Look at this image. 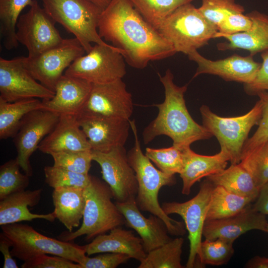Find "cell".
<instances>
[{
  "instance_id": "cell-1",
  "label": "cell",
  "mask_w": 268,
  "mask_h": 268,
  "mask_svg": "<svg viewBox=\"0 0 268 268\" xmlns=\"http://www.w3.org/2000/svg\"><path fill=\"white\" fill-rule=\"evenodd\" d=\"M98 31L102 38L121 50L126 62L135 68H144L150 61L177 53L129 0H113L101 14Z\"/></svg>"
},
{
  "instance_id": "cell-2",
  "label": "cell",
  "mask_w": 268,
  "mask_h": 268,
  "mask_svg": "<svg viewBox=\"0 0 268 268\" xmlns=\"http://www.w3.org/2000/svg\"><path fill=\"white\" fill-rule=\"evenodd\" d=\"M159 76L164 88V100L154 104L158 113L143 132L144 143L147 144L156 137L165 135L171 138L173 145L183 149L198 140L211 138V133L195 122L187 109L184 99L187 85L175 84L169 69L163 76Z\"/></svg>"
},
{
  "instance_id": "cell-3",
  "label": "cell",
  "mask_w": 268,
  "mask_h": 268,
  "mask_svg": "<svg viewBox=\"0 0 268 268\" xmlns=\"http://www.w3.org/2000/svg\"><path fill=\"white\" fill-rule=\"evenodd\" d=\"M130 123L134 136V144L128 151V157L135 172L138 184L136 203L140 210L148 212L161 219L170 234L183 235L186 232L184 224L166 214L158 201L160 189L164 186L175 184V177L174 175L164 173L153 165L141 150L135 121L130 120Z\"/></svg>"
},
{
  "instance_id": "cell-4",
  "label": "cell",
  "mask_w": 268,
  "mask_h": 268,
  "mask_svg": "<svg viewBox=\"0 0 268 268\" xmlns=\"http://www.w3.org/2000/svg\"><path fill=\"white\" fill-rule=\"evenodd\" d=\"M85 205L81 226L76 231H65L59 239L72 242L81 236L86 240L125 224V219L116 203L106 183L91 176L90 184L84 188Z\"/></svg>"
},
{
  "instance_id": "cell-5",
  "label": "cell",
  "mask_w": 268,
  "mask_h": 268,
  "mask_svg": "<svg viewBox=\"0 0 268 268\" xmlns=\"http://www.w3.org/2000/svg\"><path fill=\"white\" fill-rule=\"evenodd\" d=\"M0 226L11 244L12 256L24 262L40 255L50 254L81 265L87 256L85 245L47 237L28 224L14 223Z\"/></svg>"
},
{
  "instance_id": "cell-6",
  "label": "cell",
  "mask_w": 268,
  "mask_h": 268,
  "mask_svg": "<svg viewBox=\"0 0 268 268\" xmlns=\"http://www.w3.org/2000/svg\"><path fill=\"white\" fill-rule=\"evenodd\" d=\"M157 30L173 45L176 52L186 55L206 45L218 32L217 27L191 3L176 9Z\"/></svg>"
},
{
  "instance_id": "cell-7",
  "label": "cell",
  "mask_w": 268,
  "mask_h": 268,
  "mask_svg": "<svg viewBox=\"0 0 268 268\" xmlns=\"http://www.w3.org/2000/svg\"><path fill=\"white\" fill-rule=\"evenodd\" d=\"M43 7L55 21L72 33L86 53L92 43L108 45L100 36L98 25L102 10L89 0H40Z\"/></svg>"
},
{
  "instance_id": "cell-8",
  "label": "cell",
  "mask_w": 268,
  "mask_h": 268,
  "mask_svg": "<svg viewBox=\"0 0 268 268\" xmlns=\"http://www.w3.org/2000/svg\"><path fill=\"white\" fill-rule=\"evenodd\" d=\"M200 110L202 125L217 138L220 150L226 153L231 164L239 163L249 133L253 126L259 124L261 118L260 100L248 112L237 117H220L206 105H202Z\"/></svg>"
},
{
  "instance_id": "cell-9",
  "label": "cell",
  "mask_w": 268,
  "mask_h": 268,
  "mask_svg": "<svg viewBox=\"0 0 268 268\" xmlns=\"http://www.w3.org/2000/svg\"><path fill=\"white\" fill-rule=\"evenodd\" d=\"M122 51L112 45L95 44L91 50L77 58L64 74L91 84H104L122 79L126 74Z\"/></svg>"
},
{
  "instance_id": "cell-10",
  "label": "cell",
  "mask_w": 268,
  "mask_h": 268,
  "mask_svg": "<svg viewBox=\"0 0 268 268\" xmlns=\"http://www.w3.org/2000/svg\"><path fill=\"white\" fill-rule=\"evenodd\" d=\"M213 187L206 179L201 183L198 193L191 200L183 202H165L161 205L166 214H177L184 220L190 242L187 268H194L198 264L203 229Z\"/></svg>"
},
{
  "instance_id": "cell-11",
  "label": "cell",
  "mask_w": 268,
  "mask_h": 268,
  "mask_svg": "<svg viewBox=\"0 0 268 268\" xmlns=\"http://www.w3.org/2000/svg\"><path fill=\"white\" fill-rule=\"evenodd\" d=\"M20 15L16 24V39L24 45L28 57L33 58L60 44L63 38L56 22L36 0Z\"/></svg>"
},
{
  "instance_id": "cell-12",
  "label": "cell",
  "mask_w": 268,
  "mask_h": 268,
  "mask_svg": "<svg viewBox=\"0 0 268 268\" xmlns=\"http://www.w3.org/2000/svg\"><path fill=\"white\" fill-rule=\"evenodd\" d=\"M85 53L84 49L75 37L64 39L60 44L35 57H24V63L36 80L55 92L63 72Z\"/></svg>"
},
{
  "instance_id": "cell-13",
  "label": "cell",
  "mask_w": 268,
  "mask_h": 268,
  "mask_svg": "<svg viewBox=\"0 0 268 268\" xmlns=\"http://www.w3.org/2000/svg\"><path fill=\"white\" fill-rule=\"evenodd\" d=\"M133 108L132 95L120 79L107 83L92 84L88 97L77 115L129 120Z\"/></svg>"
},
{
  "instance_id": "cell-14",
  "label": "cell",
  "mask_w": 268,
  "mask_h": 268,
  "mask_svg": "<svg viewBox=\"0 0 268 268\" xmlns=\"http://www.w3.org/2000/svg\"><path fill=\"white\" fill-rule=\"evenodd\" d=\"M92 155L93 160L99 165L102 179L109 186L116 201L135 200L137 181L124 146L106 152L92 150Z\"/></svg>"
},
{
  "instance_id": "cell-15",
  "label": "cell",
  "mask_w": 268,
  "mask_h": 268,
  "mask_svg": "<svg viewBox=\"0 0 268 268\" xmlns=\"http://www.w3.org/2000/svg\"><path fill=\"white\" fill-rule=\"evenodd\" d=\"M24 57L0 58V98L13 102L28 99L43 100L53 97L55 92L38 82L24 65Z\"/></svg>"
},
{
  "instance_id": "cell-16",
  "label": "cell",
  "mask_w": 268,
  "mask_h": 268,
  "mask_svg": "<svg viewBox=\"0 0 268 268\" xmlns=\"http://www.w3.org/2000/svg\"><path fill=\"white\" fill-rule=\"evenodd\" d=\"M60 117L58 113L42 109L29 113L22 120L13 142L17 151L16 159L24 174L30 177L33 175L30 158L54 129Z\"/></svg>"
},
{
  "instance_id": "cell-17",
  "label": "cell",
  "mask_w": 268,
  "mask_h": 268,
  "mask_svg": "<svg viewBox=\"0 0 268 268\" xmlns=\"http://www.w3.org/2000/svg\"><path fill=\"white\" fill-rule=\"evenodd\" d=\"M188 56L198 66L194 78L201 74H210L217 75L227 81L246 84L254 80L261 66L251 55L243 57L235 54L216 61L205 58L197 50L190 53Z\"/></svg>"
},
{
  "instance_id": "cell-18",
  "label": "cell",
  "mask_w": 268,
  "mask_h": 268,
  "mask_svg": "<svg viewBox=\"0 0 268 268\" xmlns=\"http://www.w3.org/2000/svg\"><path fill=\"white\" fill-rule=\"evenodd\" d=\"M78 123L92 150L106 152L124 146L131 128L130 120H118L78 115Z\"/></svg>"
},
{
  "instance_id": "cell-19",
  "label": "cell",
  "mask_w": 268,
  "mask_h": 268,
  "mask_svg": "<svg viewBox=\"0 0 268 268\" xmlns=\"http://www.w3.org/2000/svg\"><path fill=\"white\" fill-rule=\"evenodd\" d=\"M266 215L255 210L251 204L232 216L205 222L202 235L205 239H223L234 242L240 236L254 230L267 231Z\"/></svg>"
},
{
  "instance_id": "cell-20",
  "label": "cell",
  "mask_w": 268,
  "mask_h": 268,
  "mask_svg": "<svg viewBox=\"0 0 268 268\" xmlns=\"http://www.w3.org/2000/svg\"><path fill=\"white\" fill-rule=\"evenodd\" d=\"M115 203L125 218V224L134 230L141 239L146 253L172 239L168 234V231L164 221L152 214L148 217L144 216L135 200Z\"/></svg>"
},
{
  "instance_id": "cell-21",
  "label": "cell",
  "mask_w": 268,
  "mask_h": 268,
  "mask_svg": "<svg viewBox=\"0 0 268 268\" xmlns=\"http://www.w3.org/2000/svg\"><path fill=\"white\" fill-rule=\"evenodd\" d=\"M92 85L84 79L64 74L56 85L53 97L42 100L44 109L60 115L76 116L86 102Z\"/></svg>"
},
{
  "instance_id": "cell-22",
  "label": "cell",
  "mask_w": 268,
  "mask_h": 268,
  "mask_svg": "<svg viewBox=\"0 0 268 268\" xmlns=\"http://www.w3.org/2000/svg\"><path fill=\"white\" fill-rule=\"evenodd\" d=\"M38 149L49 155L64 151L92 150L76 116L69 114L60 115L57 124L42 140Z\"/></svg>"
},
{
  "instance_id": "cell-23",
  "label": "cell",
  "mask_w": 268,
  "mask_h": 268,
  "mask_svg": "<svg viewBox=\"0 0 268 268\" xmlns=\"http://www.w3.org/2000/svg\"><path fill=\"white\" fill-rule=\"evenodd\" d=\"M86 246V254L105 252L124 254L139 262L146 257L145 252L140 237H137L133 231L117 227L110 231L109 234L99 235Z\"/></svg>"
},
{
  "instance_id": "cell-24",
  "label": "cell",
  "mask_w": 268,
  "mask_h": 268,
  "mask_svg": "<svg viewBox=\"0 0 268 268\" xmlns=\"http://www.w3.org/2000/svg\"><path fill=\"white\" fill-rule=\"evenodd\" d=\"M184 164L180 174L183 182L182 193L189 195L192 186L205 177L216 174L226 168L229 161L226 153L220 150L212 155H203L190 147L183 149Z\"/></svg>"
},
{
  "instance_id": "cell-25",
  "label": "cell",
  "mask_w": 268,
  "mask_h": 268,
  "mask_svg": "<svg viewBox=\"0 0 268 268\" xmlns=\"http://www.w3.org/2000/svg\"><path fill=\"white\" fill-rule=\"evenodd\" d=\"M42 192V189L25 190L12 193L0 200V225L35 219L54 222L56 217L53 211L48 214H35L28 208V206L34 207L38 204Z\"/></svg>"
},
{
  "instance_id": "cell-26",
  "label": "cell",
  "mask_w": 268,
  "mask_h": 268,
  "mask_svg": "<svg viewBox=\"0 0 268 268\" xmlns=\"http://www.w3.org/2000/svg\"><path fill=\"white\" fill-rule=\"evenodd\" d=\"M252 24L247 31L231 35H224L227 42L217 44L219 50L243 49L254 56L268 50V16L257 11L247 14Z\"/></svg>"
},
{
  "instance_id": "cell-27",
  "label": "cell",
  "mask_w": 268,
  "mask_h": 268,
  "mask_svg": "<svg viewBox=\"0 0 268 268\" xmlns=\"http://www.w3.org/2000/svg\"><path fill=\"white\" fill-rule=\"evenodd\" d=\"M52 200L54 213L69 232L79 227L83 218L85 198L84 188L78 187L54 189Z\"/></svg>"
},
{
  "instance_id": "cell-28",
  "label": "cell",
  "mask_w": 268,
  "mask_h": 268,
  "mask_svg": "<svg viewBox=\"0 0 268 268\" xmlns=\"http://www.w3.org/2000/svg\"><path fill=\"white\" fill-rule=\"evenodd\" d=\"M214 185L255 201L260 191L251 174L239 163L207 177Z\"/></svg>"
},
{
  "instance_id": "cell-29",
  "label": "cell",
  "mask_w": 268,
  "mask_h": 268,
  "mask_svg": "<svg viewBox=\"0 0 268 268\" xmlns=\"http://www.w3.org/2000/svg\"><path fill=\"white\" fill-rule=\"evenodd\" d=\"M44 109L43 101L32 98L13 102L0 98V138H13L24 117L37 109Z\"/></svg>"
},
{
  "instance_id": "cell-30",
  "label": "cell",
  "mask_w": 268,
  "mask_h": 268,
  "mask_svg": "<svg viewBox=\"0 0 268 268\" xmlns=\"http://www.w3.org/2000/svg\"><path fill=\"white\" fill-rule=\"evenodd\" d=\"M254 201L252 199L214 185L207 210L206 220L221 219L235 215Z\"/></svg>"
},
{
  "instance_id": "cell-31",
  "label": "cell",
  "mask_w": 268,
  "mask_h": 268,
  "mask_svg": "<svg viewBox=\"0 0 268 268\" xmlns=\"http://www.w3.org/2000/svg\"><path fill=\"white\" fill-rule=\"evenodd\" d=\"M33 0H0V33L2 42L8 50L16 48V24L21 12Z\"/></svg>"
},
{
  "instance_id": "cell-32",
  "label": "cell",
  "mask_w": 268,
  "mask_h": 268,
  "mask_svg": "<svg viewBox=\"0 0 268 268\" xmlns=\"http://www.w3.org/2000/svg\"><path fill=\"white\" fill-rule=\"evenodd\" d=\"M184 239L178 237L147 253L138 268H182Z\"/></svg>"
},
{
  "instance_id": "cell-33",
  "label": "cell",
  "mask_w": 268,
  "mask_h": 268,
  "mask_svg": "<svg viewBox=\"0 0 268 268\" xmlns=\"http://www.w3.org/2000/svg\"><path fill=\"white\" fill-rule=\"evenodd\" d=\"M144 19L156 29L176 9L194 0H129Z\"/></svg>"
},
{
  "instance_id": "cell-34",
  "label": "cell",
  "mask_w": 268,
  "mask_h": 268,
  "mask_svg": "<svg viewBox=\"0 0 268 268\" xmlns=\"http://www.w3.org/2000/svg\"><path fill=\"white\" fill-rule=\"evenodd\" d=\"M233 243L220 238L205 239L201 243L198 266L226 264L234 254Z\"/></svg>"
},
{
  "instance_id": "cell-35",
  "label": "cell",
  "mask_w": 268,
  "mask_h": 268,
  "mask_svg": "<svg viewBox=\"0 0 268 268\" xmlns=\"http://www.w3.org/2000/svg\"><path fill=\"white\" fill-rule=\"evenodd\" d=\"M17 159H12L0 167V200L17 192L25 190L30 182V176L20 171Z\"/></svg>"
},
{
  "instance_id": "cell-36",
  "label": "cell",
  "mask_w": 268,
  "mask_h": 268,
  "mask_svg": "<svg viewBox=\"0 0 268 268\" xmlns=\"http://www.w3.org/2000/svg\"><path fill=\"white\" fill-rule=\"evenodd\" d=\"M145 154L161 171L169 175L180 174L184 164L183 149L174 145L167 148L147 147Z\"/></svg>"
},
{
  "instance_id": "cell-37",
  "label": "cell",
  "mask_w": 268,
  "mask_h": 268,
  "mask_svg": "<svg viewBox=\"0 0 268 268\" xmlns=\"http://www.w3.org/2000/svg\"><path fill=\"white\" fill-rule=\"evenodd\" d=\"M261 188L268 182V141L246 154L240 162Z\"/></svg>"
},
{
  "instance_id": "cell-38",
  "label": "cell",
  "mask_w": 268,
  "mask_h": 268,
  "mask_svg": "<svg viewBox=\"0 0 268 268\" xmlns=\"http://www.w3.org/2000/svg\"><path fill=\"white\" fill-rule=\"evenodd\" d=\"M45 182L53 189L60 187L86 188L90 183L91 175L72 172L59 167L46 166L44 168Z\"/></svg>"
},
{
  "instance_id": "cell-39",
  "label": "cell",
  "mask_w": 268,
  "mask_h": 268,
  "mask_svg": "<svg viewBox=\"0 0 268 268\" xmlns=\"http://www.w3.org/2000/svg\"><path fill=\"white\" fill-rule=\"evenodd\" d=\"M53 165L78 173L88 174L93 161L92 150L64 151L50 154Z\"/></svg>"
},
{
  "instance_id": "cell-40",
  "label": "cell",
  "mask_w": 268,
  "mask_h": 268,
  "mask_svg": "<svg viewBox=\"0 0 268 268\" xmlns=\"http://www.w3.org/2000/svg\"><path fill=\"white\" fill-rule=\"evenodd\" d=\"M201 2L199 10L217 28L230 15L244 12V7L235 0H201Z\"/></svg>"
},
{
  "instance_id": "cell-41",
  "label": "cell",
  "mask_w": 268,
  "mask_h": 268,
  "mask_svg": "<svg viewBox=\"0 0 268 268\" xmlns=\"http://www.w3.org/2000/svg\"><path fill=\"white\" fill-rule=\"evenodd\" d=\"M257 95L262 104V116L257 131L244 145L241 159L251 150L268 141V92L262 91Z\"/></svg>"
},
{
  "instance_id": "cell-42",
  "label": "cell",
  "mask_w": 268,
  "mask_h": 268,
  "mask_svg": "<svg viewBox=\"0 0 268 268\" xmlns=\"http://www.w3.org/2000/svg\"><path fill=\"white\" fill-rule=\"evenodd\" d=\"M131 258L124 254L105 252L93 257L86 256L80 265L81 268H115L127 263Z\"/></svg>"
},
{
  "instance_id": "cell-43",
  "label": "cell",
  "mask_w": 268,
  "mask_h": 268,
  "mask_svg": "<svg viewBox=\"0 0 268 268\" xmlns=\"http://www.w3.org/2000/svg\"><path fill=\"white\" fill-rule=\"evenodd\" d=\"M21 267L22 268H81L78 263L57 256H50L48 254L40 255L24 261Z\"/></svg>"
},
{
  "instance_id": "cell-44",
  "label": "cell",
  "mask_w": 268,
  "mask_h": 268,
  "mask_svg": "<svg viewBox=\"0 0 268 268\" xmlns=\"http://www.w3.org/2000/svg\"><path fill=\"white\" fill-rule=\"evenodd\" d=\"M252 21L243 13H234L228 16L217 27L215 38H220L224 35H231L247 31L250 28Z\"/></svg>"
},
{
  "instance_id": "cell-45",
  "label": "cell",
  "mask_w": 268,
  "mask_h": 268,
  "mask_svg": "<svg viewBox=\"0 0 268 268\" xmlns=\"http://www.w3.org/2000/svg\"><path fill=\"white\" fill-rule=\"evenodd\" d=\"M262 63L255 78L250 83L244 84L249 95H257L262 91L268 92V50L261 54Z\"/></svg>"
},
{
  "instance_id": "cell-46",
  "label": "cell",
  "mask_w": 268,
  "mask_h": 268,
  "mask_svg": "<svg viewBox=\"0 0 268 268\" xmlns=\"http://www.w3.org/2000/svg\"><path fill=\"white\" fill-rule=\"evenodd\" d=\"M11 244L9 240L3 234H0V251L4 257L3 268H18L16 261L13 258L9 248Z\"/></svg>"
},
{
  "instance_id": "cell-47",
  "label": "cell",
  "mask_w": 268,
  "mask_h": 268,
  "mask_svg": "<svg viewBox=\"0 0 268 268\" xmlns=\"http://www.w3.org/2000/svg\"><path fill=\"white\" fill-rule=\"evenodd\" d=\"M252 206L255 210L266 215H268V182L261 188Z\"/></svg>"
},
{
  "instance_id": "cell-48",
  "label": "cell",
  "mask_w": 268,
  "mask_h": 268,
  "mask_svg": "<svg viewBox=\"0 0 268 268\" xmlns=\"http://www.w3.org/2000/svg\"><path fill=\"white\" fill-rule=\"evenodd\" d=\"M246 266L250 268H268V258L256 256L250 259Z\"/></svg>"
},
{
  "instance_id": "cell-49",
  "label": "cell",
  "mask_w": 268,
  "mask_h": 268,
  "mask_svg": "<svg viewBox=\"0 0 268 268\" xmlns=\"http://www.w3.org/2000/svg\"><path fill=\"white\" fill-rule=\"evenodd\" d=\"M102 10L105 9L113 0H89Z\"/></svg>"
},
{
  "instance_id": "cell-50",
  "label": "cell",
  "mask_w": 268,
  "mask_h": 268,
  "mask_svg": "<svg viewBox=\"0 0 268 268\" xmlns=\"http://www.w3.org/2000/svg\"><path fill=\"white\" fill-rule=\"evenodd\" d=\"M266 232H267L268 233V224L267 227Z\"/></svg>"
}]
</instances>
